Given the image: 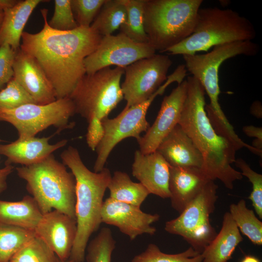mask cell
I'll list each match as a JSON object with an SVG mask.
<instances>
[{
  "mask_svg": "<svg viewBox=\"0 0 262 262\" xmlns=\"http://www.w3.org/2000/svg\"><path fill=\"white\" fill-rule=\"evenodd\" d=\"M42 29L35 33L23 32L20 49L33 57L51 84L56 99L69 97L86 74L85 58L97 48L102 36L90 27L61 31L48 24L47 9L40 10Z\"/></svg>",
  "mask_w": 262,
  "mask_h": 262,
  "instance_id": "6da1fadb",
  "label": "cell"
},
{
  "mask_svg": "<svg viewBox=\"0 0 262 262\" xmlns=\"http://www.w3.org/2000/svg\"><path fill=\"white\" fill-rule=\"evenodd\" d=\"M187 92L178 124L191 139L203 159L201 169L212 180H220L228 189L242 179L241 172L231 164L237 151L233 144L218 134L205 110V90L192 76H188Z\"/></svg>",
  "mask_w": 262,
  "mask_h": 262,
  "instance_id": "7a4b0ae2",
  "label": "cell"
},
{
  "mask_svg": "<svg viewBox=\"0 0 262 262\" xmlns=\"http://www.w3.org/2000/svg\"><path fill=\"white\" fill-rule=\"evenodd\" d=\"M62 163L67 166L76 181L75 215L77 235L69 259L83 262L91 235L102 223L101 210L103 196L111 178L109 169L99 172L90 171L83 163L78 150L69 146L60 154Z\"/></svg>",
  "mask_w": 262,
  "mask_h": 262,
  "instance_id": "3957f363",
  "label": "cell"
},
{
  "mask_svg": "<svg viewBox=\"0 0 262 262\" xmlns=\"http://www.w3.org/2000/svg\"><path fill=\"white\" fill-rule=\"evenodd\" d=\"M259 50L256 43L246 40L216 46L205 54L182 55L187 71L199 82L209 98L210 104H206L205 110L212 126L218 134L231 141L236 140L238 136L219 102V69L229 58L241 55L253 56Z\"/></svg>",
  "mask_w": 262,
  "mask_h": 262,
  "instance_id": "277c9868",
  "label": "cell"
},
{
  "mask_svg": "<svg viewBox=\"0 0 262 262\" xmlns=\"http://www.w3.org/2000/svg\"><path fill=\"white\" fill-rule=\"evenodd\" d=\"M44 214L57 210L76 219V181L66 166L51 154L42 161L16 169Z\"/></svg>",
  "mask_w": 262,
  "mask_h": 262,
  "instance_id": "5b68a950",
  "label": "cell"
},
{
  "mask_svg": "<svg viewBox=\"0 0 262 262\" xmlns=\"http://www.w3.org/2000/svg\"><path fill=\"white\" fill-rule=\"evenodd\" d=\"M256 36L252 23L231 9L200 8L192 33L166 52L172 55H194L220 45L252 41Z\"/></svg>",
  "mask_w": 262,
  "mask_h": 262,
  "instance_id": "8992f818",
  "label": "cell"
},
{
  "mask_svg": "<svg viewBox=\"0 0 262 262\" xmlns=\"http://www.w3.org/2000/svg\"><path fill=\"white\" fill-rule=\"evenodd\" d=\"M202 0H145L144 27L148 44L165 52L193 33Z\"/></svg>",
  "mask_w": 262,
  "mask_h": 262,
  "instance_id": "52a82bcc",
  "label": "cell"
},
{
  "mask_svg": "<svg viewBox=\"0 0 262 262\" xmlns=\"http://www.w3.org/2000/svg\"><path fill=\"white\" fill-rule=\"evenodd\" d=\"M124 68L107 67L92 74H85L78 82L69 98L75 114L87 122L96 116L100 120L109 114L123 99L121 79Z\"/></svg>",
  "mask_w": 262,
  "mask_h": 262,
  "instance_id": "ba28073f",
  "label": "cell"
},
{
  "mask_svg": "<svg viewBox=\"0 0 262 262\" xmlns=\"http://www.w3.org/2000/svg\"><path fill=\"white\" fill-rule=\"evenodd\" d=\"M217 188L213 180L209 181L179 216L165 224L166 231L181 236L201 254L217 234L210 217L215 209Z\"/></svg>",
  "mask_w": 262,
  "mask_h": 262,
  "instance_id": "9c48e42d",
  "label": "cell"
},
{
  "mask_svg": "<svg viewBox=\"0 0 262 262\" xmlns=\"http://www.w3.org/2000/svg\"><path fill=\"white\" fill-rule=\"evenodd\" d=\"M75 114L69 97L57 99L47 104L29 103L12 109H0V121L8 122L16 130L19 138L34 137L53 126L57 131L72 128L69 121Z\"/></svg>",
  "mask_w": 262,
  "mask_h": 262,
  "instance_id": "30bf717a",
  "label": "cell"
},
{
  "mask_svg": "<svg viewBox=\"0 0 262 262\" xmlns=\"http://www.w3.org/2000/svg\"><path fill=\"white\" fill-rule=\"evenodd\" d=\"M171 83L172 80L167 79L146 101L133 106L125 107L116 117L102 120L104 133L96 149L97 156L94 166L95 172H99L104 168L111 152L118 143L128 137H133L137 140L142 132L147 131L150 127L146 119L150 105L155 98L162 95Z\"/></svg>",
  "mask_w": 262,
  "mask_h": 262,
  "instance_id": "8fae6325",
  "label": "cell"
},
{
  "mask_svg": "<svg viewBox=\"0 0 262 262\" xmlns=\"http://www.w3.org/2000/svg\"><path fill=\"white\" fill-rule=\"evenodd\" d=\"M172 64L167 55L155 54L125 67L124 81L121 84L125 107L139 104L149 98L166 81Z\"/></svg>",
  "mask_w": 262,
  "mask_h": 262,
  "instance_id": "7c38bea8",
  "label": "cell"
},
{
  "mask_svg": "<svg viewBox=\"0 0 262 262\" xmlns=\"http://www.w3.org/2000/svg\"><path fill=\"white\" fill-rule=\"evenodd\" d=\"M149 44L135 42L120 32L102 36L96 49L84 60L86 74L111 66L125 68L132 63L156 54Z\"/></svg>",
  "mask_w": 262,
  "mask_h": 262,
  "instance_id": "4fadbf2b",
  "label": "cell"
},
{
  "mask_svg": "<svg viewBox=\"0 0 262 262\" xmlns=\"http://www.w3.org/2000/svg\"><path fill=\"white\" fill-rule=\"evenodd\" d=\"M187 92V82L184 80L165 96L158 115L145 135L137 141L139 150L148 154L156 150L163 140L178 124Z\"/></svg>",
  "mask_w": 262,
  "mask_h": 262,
  "instance_id": "5bb4252c",
  "label": "cell"
},
{
  "mask_svg": "<svg viewBox=\"0 0 262 262\" xmlns=\"http://www.w3.org/2000/svg\"><path fill=\"white\" fill-rule=\"evenodd\" d=\"M100 214L102 223L116 227L131 240L143 234L154 235L156 229L151 224L160 217L158 214L143 212L140 207L110 197L104 201Z\"/></svg>",
  "mask_w": 262,
  "mask_h": 262,
  "instance_id": "9a60e30c",
  "label": "cell"
},
{
  "mask_svg": "<svg viewBox=\"0 0 262 262\" xmlns=\"http://www.w3.org/2000/svg\"><path fill=\"white\" fill-rule=\"evenodd\" d=\"M77 232L76 219L57 210L44 214L34 230L63 262L70 258Z\"/></svg>",
  "mask_w": 262,
  "mask_h": 262,
  "instance_id": "2e32d148",
  "label": "cell"
},
{
  "mask_svg": "<svg viewBox=\"0 0 262 262\" xmlns=\"http://www.w3.org/2000/svg\"><path fill=\"white\" fill-rule=\"evenodd\" d=\"M13 78L33 98L35 103L49 104L56 99L54 90L35 60L19 48L13 65Z\"/></svg>",
  "mask_w": 262,
  "mask_h": 262,
  "instance_id": "e0dca14e",
  "label": "cell"
},
{
  "mask_svg": "<svg viewBox=\"0 0 262 262\" xmlns=\"http://www.w3.org/2000/svg\"><path fill=\"white\" fill-rule=\"evenodd\" d=\"M170 165L157 150L143 154L137 150L134 153L131 166L132 175L150 194L163 198L170 197Z\"/></svg>",
  "mask_w": 262,
  "mask_h": 262,
  "instance_id": "ac0fdd59",
  "label": "cell"
},
{
  "mask_svg": "<svg viewBox=\"0 0 262 262\" xmlns=\"http://www.w3.org/2000/svg\"><path fill=\"white\" fill-rule=\"evenodd\" d=\"M52 136L18 138L9 144H0V154L7 158L5 165L15 164L28 166L38 163L67 144L66 139L50 144Z\"/></svg>",
  "mask_w": 262,
  "mask_h": 262,
  "instance_id": "d6986e66",
  "label": "cell"
},
{
  "mask_svg": "<svg viewBox=\"0 0 262 262\" xmlns=\"http://www.w3.org/2000/svg\"><path fill=\"white\" fill-rule=\"evenodd\" d=\"M210 180L201 168L170 166L168 188L172 208L180 213Z\"/></svg>",
  "mask_w": 262,
  "mask_h": 262,
  "instance_id": "ffe728a7",
  "label": "cell"
},
{
  "mask_svg": "<svg viewBox=\"0 0 262 262\" xmlns=\"http://www.w3.org/2000/svg\"><path fill=\"white\" fill-rule=\"evenodd\" d=\"M156 150L171 167H202L200 151L179 124L163 140Z\"/></svg>",
  "mask_w": 262,
  "mask_h": 262,
  "instance_id": "44dd1931",
  "label": "cell"
},
{
  "mask_svg": "<svg viewBox=\"0 0 262 262\" xmlns=\"http://www.w3.org/2000/svg\"><path fill=\"white\" fill-rule=\"evenodd\" d=\"M44 0H19L14 7L4 10L0 28V46L8 44L15 51L20 48L23 29L31 15Z\"/></svg>",
  "mask_w": 262,
  "mask_h": 262,
  "instance_id": "7402d4cb",
  "label": "cell"
},
{
  "mask_svg": "<svg viewBox=\"0 0 262 262\" xmlns=\"http://www.w3.org/2000/svg\"><path fill=\"white\" fill-rule=\"evenodd\" d=\"M243 238L229 212L225 213L219 232L204 249L202 262H227Z\"/></svg>",
  "mask_w": 262,
  "mask_h": 262,
  "instance_id": "603a6c76",
  "label": "cell"
},
{
  "mask_svg": "<svg viewBox=\"0 0 262 262\" xmlns=\"http://www.w3.org/2000/svg\"><path fill=\"white\" fill-rule=\"evenodd\" d=\"M43 214L31 196L20 201L0 199V223L34 231Z\"/></svg>",
  "mask_w": 262,
  "mask_h": 262,
  "instance_id": "cb8c5ba5",
  "label": "cell"
},
{
  "mask_svg": "<svg viewBox=\"0 0 262 262\" xmlns=\"http://www.w3.org/2000/svg\"><path fill=\"white\" fill-rule=\"evenodd\" d=\"M107 188L111 198L139 207L150 194L141 183L132 181L128 174L120 171L114 172Z\"/></svg>",
  "mask_w": 262,
  "mask_h": 262,
  "instance_id": "d4e9b609",
  "label": "cell"
},
{
  "mask_svg": "<svg viewBox=\"0 0 262 262\" xmlns=\"http://www.w3.org/2000/svg\"><path fill=\"white\" fill-rule=\"evenodd\" d=\"M126 18L127 11L122 0H106L90 27L101 36L112 35Z\"/></svg>",
  "mask_w": 262,
  "mask_h": 262,
  "instance_id": "484cf974",
  "label": "cell"
},
{
  "mask_svg": "<svg viewBox=\"0 0 262 262\" xmlns=\"http://www.w3.org/2000/svg\"><path fill=\"white\" fill-rule=\"evenodd\" d=\"M240 232L255 245H262V222L254 211L247 208L246 202L242 199L229 206V212Z\"/></svg>",
  "mask_w": 262,
  "mask_h": 262,
  "instance_id": "4316f807",
  "label": "cell"
},
{
  "mask_svg": "<svg viewBox=\"0 0 262 262\" xmlns=\"http://www.w3.org/2000/svg\"><path fill=\"white\" fill-rule=\"evenodd\" d=\"M127 11L125 22L120 27V33L133 41L148 44L144 27L145 0H122Z\"/></svg>",
  "mask_w": 262,
  "mask_h": 262,
  "instance_id": "83f0119b",
  "label": "cell"
},
{
  "mask_svg": "<svg viewBox=\"0 0 262 262\" xmlns=\"http://www.w3.org/2000/svg\"><path fill=\"white\" fill-rule=\"evenodd\" d=\"M35 236L34 231L0 223V262H10L14 254Z\"/></svg>",
  "mask_w": 262,
  "mask_h": 262,
  "instance_id": "f1b7e54d",
  "label": "cell"
},
{
  "mask_svg": "<svg viewBox=\"0 0 262 262\" xmlns=\"http://www.w3.org/2000/svg\"><path fill=\"white\" fill-rule=\"evenodd\" d=\"M201 253L190 247L183 252L166 254L154 244H149L145 251L135 256L131 262H202Z\"/></svg>",
  "mask_w": 262,
  "mask_h": 262,
  "instance_id": "f546056e",
  "label": "cell"
},
{
  "mask_svg": "<svg viewBox=\"0 0 262 262\" xmlns=\"http://www.w3.org/2000/svg\"><path fill=\"white\" fill-rule=\"evenodd\" d=\"M59 261L46 243L35 235L14 254L10 262H59Z\"/></svg>",
  "mask_w": 262,
  "mask_h": 262,
  "instance_id": "4dcf8cb0",
  "label": "cell"
},
{
  "mask_svg": "<svg viewBox=\"0 0 262 262\" xmlns=\"http://www.w3.org/2000/svg\"><path fill=\"white\" fill-rule=\"evenodd\" d=\"M115 244L111 229L107 227L102 228L86 246V262H111Z\"/></svg>",
  "mask_w": 262,
  "mask_h": 262,
  "instance_id": "1f68e13d",
  "label": "cell"
},
{
  "mask_svg": "<svg viewBox=\"0 0 262 262\" xmlns=\"http://www.w3.org/2000/svg\"><path fill=\"white\" fill-rule=\"evenodd\" d=\"M29 103L35 102L14 78L0 91V109H14Z\"/></svg>",
  "mask_w": 262,
  "mask_h": 262,
  "instance_id": "d6a6232c",
  "label": "cell"
},
{
  "mask_svg": "<svg viewBox=\"0 0 262 262\" xmlns=\"http://www.w3.org/2000/svg\"><path fill=\"white\" fill-rule=\"evenodd\" d=\"M241 170L242 175L248 178L252 184V190L248 196L255 212L262 218V175L256 172L242 158L236 159L234 163Z\"/></svg>",
  "mask_w": 262,
  "mask_h": 262,
  "instance_id": "836d02e7",
  "label": "cell"
},
{
  "mask_svg": "<svg viewBox=\"0 0 262 262\" xmlns=\"http://www.w3.org/2000/svg\"><path fill=\"white\" fill-rule=\"evenodd\" d=\"M106 0H70L74 18L79 27H90Z\"/></svg>",
  "mask_w": 262,
  "mask_h": 262,
  "instance_id": "e575fe53",
  "label": "cell"
},
{
  "mask_svg": "<svg viewBox=\"0 0 262 262\" xmlns=\"http://www.w3.org/2000/svg\"><path fill=\"white\" fill-rule=\"evenodd\" d=\"M53 15L48 21L52 29L61 31H67L76 29L79 26L74 17L70 0H55Z\"/></svg>",
  "mask_w": 262,
  "mask_h": 262,
  "instance_id": "d590c367",
  "label": "cell"
},
{
  "mask_svg": "<svg viewBox=\"0 0 262 262\" xmlns=\"http://www.w3.org/2000/svg\"><path fill=\"white\" fill-rule=\"evenodd\" d=\"M16 51L8 44L0 46V91L13 78Z\"/></svg>",
  "mask_w": 262,
  "mask_h": 262,
  "instance_id": "8d00e7d4",
  "label": "cell"
},
{
  "mask_svg": "<svg viewBox=\"0 0 262 262\" xmlns=\"http://www.w3.org/2000/svg\"><path fill=\"white\" fill-rule=\"evenodd\" d=\"M88 122L86 142L91 150L94 151L103 137L104 128L102 120L96 116L92 117Z\"/></svg>",
  "mask_w": 262,
  "mask_h": 262,
  "instance_id": "74e56055",
  "label": "cell"
},
{
  "mask_svg": "<svg viewBox=\"0 0 262 262\" xmlns=\"http://www.w3.org/2000/svg\"><path fill=\"white\" fill-rule=\"evenodd\" d=\"M2 140L0 139V142ZM14 170V166L12 164L5 165L0 168V194L3 192L7 187V179L8 176Z\"/></svg>",
  "mask_w": 262,
  "mask_h": 262,
  "instance_id": "f35d334b",
  "label": "cell"
},
{
  "mask_svg": "<svg viewBox=\"0 0 262 262\" xmlns=\"http://www.w3.org/2000/svg\"><path fill=\"white\" fill-rule=\"evenodd\" d=\"M243 131L247 136L255 137L260 141H262V128L252 125L245 126L243 128Z\"/></svg>",
  "mask_w": 262,
  "mask_h": 262,
  "instance_id": "ab89813d",
  "label": "cell"
},
{
  "mask_svg": "<svg viewBox=\"0 0 262 262\" xmlns=\"http://www.w3.org/2000/svg\"><path fill=\"white\" fill-rule=\"evenodd\" d=\"M250 112L251 114L258 118L262 117V103L259 101H254L250 107Z\"/></svg>",
  "mask_w": 262,
  "mask_h": 262,
  "instance_id": "60d3db41",
  "label": "cell"
},
{
  "mask_svg": "<svg viewBox=\"0 0 262 262\" xmlns=\"http://www.w3.org/2000/svg\"><path fill=\"white\" fill-rule=\"evenodd\" d=\"M18 0H0V9L3 11L9 9L16 5Z\"/></svg>",
  "mask_w": 262,
  "mask_h": 262,
  "instance_id": "b9f144b4",
  "label": "cell"
},
{
  "mask_svg": "<svg viewBox=\"0 0 262 262\" xmlns=\"http://www.w3.org/2000/svg\"><path fill=\"white\" fill-rule=\"evenodd\" d=\"M241 262H261L258 258L252 255H246Z\"/></svg>",
  "mask_w": 262,
  "mask_h": 262,
  "instance_id": "7bdbcfd3",
  "label": "cell"
},
{
  "mask_svg": "<svg viewBox=\"0 0 262 262\" xmlns=\"http://www.w3.org/2000/svg\"><path fill=\"white\" fill-rule=\"evenodd\" d=\"M4 16V12L3 10L0 9V28L2 23Z\"/></svg>",
  "mask_w": 262,
  "mask_h": 262,
  "instance_id": "ee69618b",
  "label": "cell"
},
{
  "mask_svg": "<svg viewBox=\"0 0 262 262\" xmlns=\"http://www.w3.org/2000/svg\"><path fill=\"white\" fill-rule=\"evenodd\" d=\"M59 262H74L70 259H68L67 261H66L64 262L61 261L59 260Z\"/></svg>",
  "mask_w": 262,
  "mask_h": 262,
  "instance_id": "f6af8a7d",
  "label": "cell"
}]
</instances>
